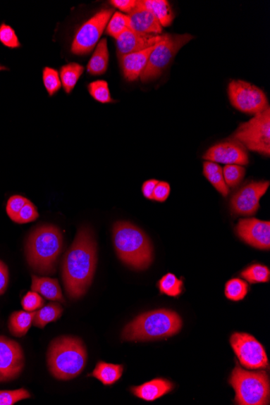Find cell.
Listing matches in <instances>:
<instances>
[{
    "instance_id": "1",
    "label": "cell",
    "mask_w": 270,
    "mask_h": 405,
    "mask_svg": "<svg viewBox=\"0 0 270 405\" xmlns=\"http://www.w3.org/2000/svg\"><path fill=\"white\" fill-rule=\"evenodd\" d=\"M97 242L92 229H79L62 262V278L66 293L71 299L85 295L92 282L97 267Z\"/></svg>"
},
{
    "instance_id": "2",
    "label": "cell",
    "mask_w": 270,
    "mask_h": 405,
    "mask_svg": "<svg viewBox=\"0 0 270 405\" xmlns=\"http://www.w3.org/2000/svg\"><path fill=\"white\" fill-rule=\"evenodd\" d=\"M63 248V238L60 229L52 224H42L32 230L27 239V264L39 275H54Z\"/></svg>"
},
{
    "instance_id": "3",
    "label": "cell",
    "mask_w": 270,
    "mask_h": 405,
    "mask_svg": "<svg viewBox=\"0 0 270 405\" xmlns=\"http://www.w3.org/2000/svg\"><path fill=\"white\" fill-rule=\"evenodd\" d=\"M87 354L80 338L62 336L55 338L47 351V366L55 379L68 381L75 379L85 368Z\"/></svg>"
},
{
    "instance_id": "4",
    "label": "cell",
    "mask_w": 270,
    "mask_h": 405,
    "mask_svg": "<svg viewBox=\"0 0 270 405\" xmlns=\"http://www.w3.org/2000/svg\"><path fill=\"white\" fill-rule=\"evenodd\" d=\"M113 238L116 253L125 265L136 270H145L151 266L152 245L140 228L128 222L116 223Z\"/></svg>"
},
{
    "instance_id": "5",
    "label": "cell",
    "mask_w": 270,
    "mask_h": 405,
    "mask_svg": "<svg viewBox=\"0 0 270 405\" xmlns=\"http://www.w3.org/2000/svg\"><path fill=\"white\" fill-rule=\"evenodd\" d=\"M183 326V320L175 311L159 309L137 316L122 333L124 342H149L172 337Z\"/></svg>"
},
{
    "instance_id": "6",
    "label": "cell",
    "mask_w": 270,
    "mask_h": 405,
    "mask_svg": "<svg viewBox=\"0 0 270 405\" xmlns=\"http://www.w3.org/2000/svg\"><path fill=\"white\" fill-rule=\"evenodd\" d=\"M229 382L235 391L236 404H269V378L266 371H247L237 364L231 373Z\"/></svg>"
},
{
    "instance_id": "7",
    "label": "cell",
    "mask_w": 270,
    "mask_h": 405,
    "mask_svg": "<svg viewBox=\"0 0 270 405\" xmlns=\"http://www.w3.org/2000/svg\"><path fill=\"white\" fill-rule=\"evenodd\" d=\"M245 149L270 155V108L254 115L249 122L240 124L233 135Z\"/></svg>"
},
{
    "instance_id": "8",
    "label": "cell",
    "mask_w": 270,
    "mask_h": 405,
    "mask_svg": "<svg viewBox=\"0 0 270 405\" xmlns=\"http://www.w3.org/2000/svg\"><path fill=\"white\" fill-rule=\"evenodd\" d=\"M194 39L190 35H166L165 39L153 49L145 70L140 75L142 82L157 79L162 75L181 48Z\"/></svg>"
},
{
    "instance_id": "9",
    "label": "cell",
    "mask_w": 270,
    "mask_h": 405,
    "mask_svg": "<svg viewBox=\"0 0 270 405\" xmlns=\"http://www.w3.org/2000/svg\"><path fill=\"white\" fill-rule=\"evenodd\" d=\"M231 105L239 111L256 115L269 107L266 95L259 89L243 80H233L228 85Z\"/></svg>"
},
{
    "instance_id": "10",
    "label": "cell",
    "mask_w": 270,
    "mask_h": 405,
    "mask_svg": "<svg viewBox=\"0 0 270 405\" xmlns=\"http://www.w3.org/2000/svg\"><path fill=\"white\" fill-rule=\"evenodd\" d=\"M113 13L112 9H103L87 20L76 32L71 45V52L76 56L90 53L100 40Z\"/></svg>"
},
{
    "instance_id": "11",
    "label": "cell",
    "mask_w": 270,
    "mask_h": 405,
    "mask_svg": "<svg viewBox=\"0 0 270 405\" xmlns=\"http://www.w3.org/2000/svg\"><path fill=\"white\" fill-rule=\"evenodd\" d=\"M231 346L242 366L249 369L269 368L266 350L254 337L235 332L231 337Z\"/></svg>"
},
{
    "instance_id": "12",
    "label": "cell",
    "mask_w": 270,
    "mask_h": 405,
    "mask_svg": "<svg viewBox=\"0 0 270 405\" xmlns=\"http://www.w3.org/2000/svg\"><path fill=\"white\" fill-rule=\"evenodd\" d=\"M269 187L268 180L252 182L244 185L231 197L230 210L235 216H252L260 209V201Z\"/></svg>"
},
{
    "instance_id": "13",
    "label": "cell",
    "mask_w": 270,
    "mask_h": 405,
    "mask_svg": "<svg viewBox=\"0 0 270 405\" xmlns=\"http://www.w3.org/2000/svg\"><path fill=\"white\" fill-rule=\"evenodd\" d=\"M25 368V355L20 344L0 336V382L16 380Z\"/></svg>"
},
{
    "instance_id": "14",
    "label": "cell",
    "mask_w": 270,
    "mask_h": 405,
    "mask_svg": "<svg viewBox=\"0 0 270 405\" xmlns=\"http://www.w3.org/2000/svg\"><path fill=\"white\" fill-rule=\"evenodd\" d=\"M236 234L245 243L258 249H270V223L257 218H243L235 227Z\"/></svg>"
},
{
    "instance_id": "15",
    "label": "cell",
    "mask_w": 270,
    "mask_h": 405,
    "mask_svg": "<svg viewBox=\"0 0 270 405\" xmlns=\"http://www.w3.org/2000/svg\"><path fill=\"white\" fill-rule=\"evenodd\" d=\"M204 160L224 164L247 166L249 154L245 147L233 139L214 145L203 156Z\"/></svg>"
},
{
    "instance_id": "16",
    "label": "cell",
    "mask_w": 270,
    "mask_h": 405,
    "mask_svg": "<svg viewBox=\"0 0 270 405\" xmlns=\"http://www.w3.org/2000/svg\"><path fill=\"white\" fill-rule=\"evenodd\" d=\"M165 35H153L140 34L128 30L121 35L117 39L118 56H123L126 54L147 50L161 43L165 39Z\"/></svg>"
},
{
    "instance_id": "17",
    "label": "cell",
    "mask_w": 270,
    "mask_h": 405,
    "mask_svg": "<svg viewBox=\"0 0 270 405\" xmlns=\"http://www.w3.org/2000/svg\"><path fill=\"white\" fill-rule=\"evenodd\" d=\"M129 29L140 34L161 35L163 27L150 11L147 9L140 1L128 15Z\"/></svg>"
},
{
    "instance_id": "18",
    "label": "cell",
    "mask_w": 270,
    "mask_h": 405,
    "mask_svg": "<svg viewBox=\"0 0 270 405\" xmlns=\"http://www.w3.org/2000/svg\"><path fill=\"white\" fill-rule=\"evenodd\" d=\"M155 46L118 57L121 68L126 80L135 81L140 77L146 68L149 56Z\"/></svg>"
},
{
    "instance_id": "19",
    "label": "cell",
    "mask_w": 270,
    "mask_h": 405,
    "mask_svg": "<svg viewBox=\"0 0 270 405\" xmlns=\"http://www.w3.org/2000/svg\"><path fill=\"white\" fill-rule=\"evenodd\" d=\"M172 382L164 379H155L140 386L132 387L134 395L146 401H154L173 390Z\"/></svg>"
},
{
    "instance_id": "20",
    "label": "cell",
    "mask_w": 270,
    "mask_h": 405,
    "mask_svg": "<svg viewBox=\"0 0 270 405\" xmlns=\"http://www.w3.org/2000/svg\"><path fill=\"white\" fill-rule=\"evenodd\" d=\"M31 289L49 300L66 303L57 279L32 275Z\"/></svg>"
},
{
    "instance_id": "21",
    "label": "cell",
    "mask_w": 270,
    "mask_h": 405,
    "mask_svg": "<svg viewBox=\"0 0 270 405\" xmlns=\"http://www.w3.org/2000/svg\"><path fill=\"white\" fill-rule=\"evenodd\" d=\"M109 50L106 38L99 42L94 53L87 66V73L92 75H101L106 73L109 65Z\"/></svg>"
},
{
    "instance_id": "22",
    "label": "cell",
    "mask_w": 270,
    "mask_h": 405,
    "mask_svg": "<svg viewBox=\"0 0 270 405\" xmlns=\"http://www.w3.org/2000/svg\"><path fill=\"white\" fill-rule=\"evenodd\" d=\"M124 368L123 365L99 362L92 373L88 376L96 378L104 385L110 386L117 382L123 376Z\"/></svg>"
},
{
    "instance_id": "23",
    "label": "cell",
    "mask_w": 270,
    "mask_h": 405,
    "mask_svg": "<svg viewBox=\"0 0 270 405\" xmlns=\"http://www.w3.org/2000/svg\"><path fill=\"white\" fill-rule=\"evenodd\" d=\"M203 175L223 198H227L230 194V188L225 182L223 168L219 164L206 161L203 163Z\"/></svg>"
},
{
    "instance_id": "24",
    "label": "cell",
    "mask_w": 270,
    "mask_h": 405,
    "mask_svg": "<svg viewBox=\"0 0 270 405\" xmlns=\"http://www.w3.org/2000/svg\"><path fill=\"white\" fill-rule=\"evenodd\" d=\"M35 311H18L11 315L8 330L16 337H24L34 322Z\"/></svg>"
},
{
    "instance_id": "25",
    "label": "cell",
    "mask_w": 270,
    "mask_h": 405,
    "mask_svg": "<svg viewBox=\"0 0 270 405\" xmlns=\"http://www.w3.org/2000/svg\"><path fill=\"white\" fill-rule=\"evenodd\" d=\"M140 2L156 16L162 27H168L173 23L174 15L166 0H141Z\"/></svg>"
},
{
    "instance_id": "26",
    "label": "cell",
    "mask_w": 270,
    "mask_h": 405,
    "mask_svg": "<svg viewBox=\"0 0 270 405\" xmlns=\"http://www.w3.org/2000/svg\"><path fill=\"white\" fill-rule=\"evenodd\" d=\"M63 309L59 303H49L35 311L34 325L37 328H44L49 323L57 321L63 315Z\"/></svg>"
},
{
    "instance_id": "27",
    "label": "cell",
    "mask_w": 270,
    "mask_h": 405,
    "mask_svg": "<svg viewBox=\"0 0 270 405\" xmlns=\"http://www.w3.org/2000/svg\"><path fill=\"white\" fill-rule=\"evenodd\" d=\"M85 68L79 63H71L63 66L60 70V80H61L62 86L64 91L70 93L73 91L77 82L80 76L84 73Z\"/></svg>"
},
{
    "instance_id": "28",
    "label": "cell",
    "mask_w": 270,
    "mask_h": 405,
    "mask_svg": "<svg viewBox=\"0 0 270 405\" xmlns=\"http://www.w3.org/2000/svg\"><path fill=\"white\" fill-rule=\"evenodd\" d=\"M159 292L170 297H178L183 293L184 282L173 273H168L158 282Z\"/></svg>"
},
{
    "instance_id": "29",
    "label": "cell",
    "mask_w": 270,
    "mask_h": 405,
    "mask_svg": "<svg viewBox=\"0 0 270 405\" xmlns=\"http://www.w3.org/2000/svg\"><path fill=\"white\" fill-rule=\"evenodd\" d=\"M240 275L252 284L266 283L269 282L270 271L266 266L253 264L242 271Z\"/></svg>"
},
{
    "instance_id": "30",
    "label": "cell",
    "mask_w": 270,
    "mask_h": 405,
    "mask_svg": "<svg viewBox=\"0 0 270 405\" xmlns=\"http://www.w3.org/2000/svg\"><path fill=\"white\" fill-rule=\"evenodd\" d=\"M249 285L242 279H231L225 285V297L229 300L240 301L243 300L249 292Z\"/></svg>"
},
{
    "instance_id": "31",
    "label": "cell",
    "mask_w": 270,
    "mask_h": 405,
    "mask_svg": "<svg viewBox=\"0 0 270 405\" xmlns=\"http://www.w3.org/2000/svg\"><path fill=\"white\" fill-rule=\"evenodd\" d=\"M129 30V19L128 15L115 13L110 18L106 26V32L109 35L117 38L123 32Z\"/></svg>"
},
{
    "instance_id": "32",
    "label": "cell",
    "mask_w": 270,
    "mask_h": 405,
    "mask_svg": "<svg viewBox=\"0 0 270 405\" xmlns=\"http://www.w3.org/2000/svg\"><path fill=\"white\" fill-rule=\"evenodd\" d=\"M245 168L237 164H227L223 168V177L229 188H235L245 176Z\"/></svg>"
},
{
    "instance_id": "33",
    "label": "cell",
    "mask_w": 270,
    "mask_h": 405,
    "mask_svg": "<svg viewBox=\"0 0 270 405\" xmlns=\"http://www.w3.org/2000/svg\"><path fill=\"white\" fill-rule=\"evenodd\" d=\"M88 92L94 99L103 104L112 102L111 94L106 81L97 80L88 85Z\"/></svg>"
},
{
    "instance_id": "34",
    "label": "cell",
    "mask_w": 270,
    "mask_h": 405,
    "mask_svg": "<svg viewBox=\"0 0 270 405\" xmlns=\"http://www.w3.org/2000/svg\"><path fill=\"white\" fill-rule=\"evenodd\" d=\"M42 80L49 95L52 96L61 89L62 83L59 71L52 68L43 69Z\"/></svg>"
},
{
    "instance_id": "35",
    "label": "cell",
    "mask_w": 270,
    "mask_h": 405,
    "mask_svg": "<svg viewBox=\"0 0 270 405\" xmlns=\"http://www.w3.org/2000/svg\"><path fill=\"white\" fill-rule=\"evenodd\" d=\"M31 398V394L25 388L16 390L0 391V405H13L23 399Z\"/></svg>"
},
{
    "instance_id": "36",
    "label": "cell",
    "mask_w": 270,
    "mask_h": 405,
    "mask_svg": "<svg viewBox=\"0 0 270 405\" xmlns=\"http://www.w3.org/2000/svg\"><path fill=\"white\" fill-rule=\"evenodd\" d=\"M0 42L9 49H18L21 46L15 30L12 27L5 23L0 25Z\"/></svg>"
},
{
    "instance_id": "37",
    "label": "cell",
    "mask_w": 270,
    "mask_h": 405,
    "mask_svg": "<svg viewBox=\"0 0 270 405\" xmlns=\"http://www.w3.org/2000/svg\"><path fill=\"white\" fill-rule=\"evenodd\" d=\"M29 201L25 197L20 195L11 197L6 206V211L11 220L16 223L20 211Z\"/></svg>"
},
{
    "instance_id": "38",
    "label": "cell",
    "mask_w": 270,
    "mask_h": 405,
    "mask_svg": "<svg viewBox=\"0 0 270 405\" xmlns=\"http://www.w3.org/2000/svg\"><path fill=\"white\" fill-rule=\"evenodd\" d=\"M22 306L26 311H36L42 308L45 304V300L42 297V295L35 292H27L21 301Z\"/></svg>"
},
{
    "instance_id": "39",
    "label": "cell",
    "mask_w": 270,
    "mask_h": 405,
    "mask_svg": "<svg viewBox=\"0 0 270 405\" xmlns=\"http://www.w3.org/2000/svg\"><path fill=\"white\" fill-rule=\"evenodd\" d=\"M38 217H39V213L36 206L29 201L20 211L16 223L24 224L34 222Z\"/></svg>"
},
{
    "instance_id": "40",
    "label": "cell",
    "mask_w": 270,
    "mask_h": 405,
    "mask_svg": "<svg viewBox=\"0 0 270 405\" xmlns=\"http://www.w3.org/2000/svg\"><path fill=\"white\" fill-rule=\"evenodd\" d=\"M171 193L170 185L165 182H159L153 193V200L164 202L168 199Z\"/></svg>"
},
{
    "instance_id": "41",
    "label": "cell",
    "mask_w": 270,
    "mask_h": 405,
    "mask_svg": "<svg viewBox=\"0 0 270 405\" xmlns=\"http://www.w3.org/2000/svg\"><path fill=\"white\" fill-rule=\"evenodd\" d=\"M110 3L116 8L129 14L136 7L137 1L136 0H112Z\"/></svg>"
},
{
    "instance_id": "42",
    "label": "cell",
    "mask_w": 270,
    "mask_h": 405,
    "mask_svg": "<svg viewBox=\"0 0 270 405\" xmlns=\"http://www.w3.org/2000/svg\"><path fill=\"white\" fill-rule=\"evenodd\" d=\"M9 272L8 268L0 261V295L4 294L8 286Z\"/></svg>"
},
{
    "instance_id": "43",
    "label": "cell",
    "mask_w": 270,
    "mask_h": 405,
    "mask_svg": "<svg viewBox=\"0 0 270 405\" xmlns=\"http://www.w3.org/2000/svg\"><path fill=\"white\" fill-rule=\"evenodd\" d=\"M159 180L151 179L147 180L142 186V192L147 199L153 200V193Z\"/></svg>"
},
{
    "instance_id": "44",
    "label": "cell",
    "mask_w": 270,
    "mask_h": 405,
    "mask_svg": "<svg viewBox=\"0 0 270 405\" xmlns=\"http://www.w3.org/2000/svg\"><path fill=\"white\" fill-rule=\"evenodd\" d=\"M7 70H8V68L6 67H4V66L0 65V71Z\"/></svg>"
}]
</instances>
